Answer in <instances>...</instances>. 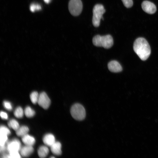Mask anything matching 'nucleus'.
<instances>
[{"instance_id":"nucleus-1","label":"nucleus","mask_w":158,"mask_h":158,"mask_svg":"<svg viewBox=\"0 0 158 158\" xmlns=\"http://www.w3.org/2000/svg\"><path fill=\"white\" fill-rule=\"evenodd\" d=\"M133 48L134 51L142 60H146L150 54V45L144 38L137 39L134 43Z\"/></svg>"},{"instance_id":"nucleus-5","label":"nucleus","mask_w":158,"mask_h":158,"mask_svg":"<svg viewBox=\"0 0 158 158\" xmlns=\"http://www.w3.org/2000/svg\"><path fill=\"white\" fill-rule=\"evenodd\" d=\"M69 11L73 16L79 15L83 9V4L81 0H70L68 5Z\"/></svg>"},{"instance_id":"nucleus-15","label":"nucleus","mask_w":158,"mask_h":158,"mask_svg":"<svg viewBox=\"0 0 158 158\" xmlns=\"http://www.w3.org/2000/svg\"><path fill=\"white\" fill-rule=\"evenodd\" d=\"M29 131L28 127L26 126H22L16 130V133L18 136L23 137L27 134Z\"/></svg>"},{"instance_id":"nucleus-8","label":"nucleus","mask_w":158,"mask_h":158,"mask_svg":"<svg viewBox=\"0 0 158 158\" xmlns=\"http://www.w3.org/2000/svg\"><path fill=\"white\" fill-rule=\"evenodd\" d=\"M141 6L143 10L149 14H153L156 11L155 5L153 3L149 1H143L142 4Z\"/></svg>"},{"instance_id":"nucleus-24","label":"nucleus","mask_w":158,"mask_h":158,"mask_svg":"<svg viewBox=\"0 0 158 158\" xmlns=\"http://www.w3.org/2000/svg\"><path fill=\"white\" fill-rule=\"evenodd\" d=\"M3 105L4 108L9 111L11 110L12 109V107L11 103L8 101H4Z\"/></svg>"},{"instance_id":"nucleus-28","label":"nucleus","mask_w":158,"mask_h":158,"mask_svg":"<svg viewBox=\"0 0 158 158\" xmlns=\"http://www.w3.org/2000/svg\"><path fill=\"white\" fill-rule=\"evenodd\" d=\"M44 1L45 3L48 4L51 1V0H44Z\"/></svg>"},{"instance_id":"nucleus-20","label":"nucleus","mask_w":158,"mask_h":158,"mask_svg":"<svg viewBox=\"0 0 158 158\" xmlns=\"http://www.w3.org/2000/svg\"><path fill=\"white\" fill-rule=\"evenodd\" d=\"M30 9L31 12H33L36 11L40 10L42 8L41 6L39 4L32 3L30 5Z\"/></svg>"},{"instance_id":"nucleus-21","label":"nucleus","mask_w":158,"mask_h":158,"mask_svg":"<svg viewBox=\"0 0 158 158\" xmlns=\"http://www.w3.org/2000/svg\"><path fill=\"white\" fill-rule=\"evenodd\" d=\"M8 135L2 133H0V146L5 145L6 143L7 142Z\"/></svg>"},{"instance_id":"nucleus-14","label":"nucleus","mask_w":158,"mask_h":158,"mask_svg":"<svg viewBox=\"0 0 158 158\" xmlns=\"http://www.w3.org/2000/svg\"><path fill=\"white\" fill-rule=\"evenodd\" d=\"M49 152L48 148L44 146H42L39 147L38 150L39 156L41 158H44L47 156Z\"/></svg>"},{"instance_id":"nucleus-27","label":"nucleus","mask_w":158,"mask_h":158,"mask_svg":"<svg viewBox=\"0 0 158 158\" xmlns=\"http://www.w3.org/2000/svg\"><path fill=\"white\" fill-rule=\"evenodd\" d=\"M6 149H7V148L5 146V145L4 146H0V152H1L5 151Z\"/></svg>"},{"instance_id":"nucleus-11","label":"nucleus","mask_w":158,"mask_h":158,"mask_svg":"<svg viewBox=\"0 0 158 158\" xmlns=\"http://www.w3.org/2000/svg\"><path fill=\"white\" fill-rule=\"evenodd\" d=\"M43 142L46 145L51 147L55 142V138L51 134L45 135L43 138Z\"/></svg>"},{"instance_id":"nucleus-18","label":"nucleus","mask_w":158,"mask_h":158,"mask_svg":"<svg viewBox=\"0 0 158 158\" xmlns=\"http://www.w3.org/2000/svg\"><path fill=\"white\" fill-rule=\"evenodd\" d=\"M39 94L36 91L32 92L30 95L31 101L34 104H36L38 102Z\"/></svg>"},{"instance_id":"nucleus-3","label":"nucleus","mask_w":158,"mask_h":158,"mask_svg":"<svg viewBox=\"0 0 158 158\" xmlns=\"http://www.w3.org/2000/svg\"><path fill=\"white\" fill-rule=\"evenodd\" d=\"M106 11L103 5L98 4L95 5L93 9L92 23L93 26L97 27L99 26L101 20H103V15Z\"/></svg>"},{"instance_id":"nucleus-13","label":"nucleus","mask_w":158,"mask_h":158,"mask_svg":"<svg viewBox=\"0 0 158 158\" xmlns=\"http://www.w3.org/2000/svg\"><path fill=\"white\" fill-rule=\"evenodd\" d=\"M22 141L26 145L32 146L35 142V139L32 136L28 134L22 137Z\"/></svg>"},{"instance_id":"nucleus-2","label":"nucleus","mask_w":158,"mask_h":158,"mask_svg":"<svg viewBox=\"0 0 158 158\" xmlns=\"http://www.w3.org/2000/svg\"><path fill=\"white\" fill-rule=\"evenodd\" d=\"M92 41L95 46L103 47L107 49L112 47L114 43L113 38L110 35L104 36L97 35L93 37Z\"/></svg>"},{"instance_id":"nucleus-10","label":"nucleus","mask_w":158,"mask_h":158,"mask_svg":"<svg viewBox=\"0 0 158 158\" xmlns=\"http://www.w3.org/2000/svg\"><path fill=\"white\" fill-rule=\"evenodd\" d=\"M33 151L34 149L32 146L27 145L21 147L20 150V154L24 157L29 156Z\"/></svg>"},{"instance_id":"nucleus-25","label":"nucleus","mask_w":158,"mask_h":158,"mask_svg":"<svg viewBox=\"0 0 158 158\" xmlns=\"http://www.w3.org/2000/svg\"><path fill=\"white\" fill-rule=\"evenodd\" d=\"M10 158H19L21 157L18 151L11 152L9 153Z\"/></svg>"},{"instance_id":"nucleus-22","label":"nucleus","mask_w":158,"mask_h":158,"mask_svg":"<svg viewBox=\"0 0 158 158\" xmlns=\"http://www.w3.org/2000/svg\"><path fill=\"white\" fill-rule=\"evenodd\" d=\"M11 132L6 127L4 126H1L0 128V133H2L9 135Z\"/></svg>"},{"instance_id":"nucleus-26","label":"nucleus","mask_w":158,"mask_h":158,"mask_svg":"<svg viewBox=\"0 0 158 158\" xmlns=\"http://www.w3.org/2000/svg\"><path fill=\"white\" fill-rule=\"evenodd\" d=\"M0 116L2 118L4 119H7L8 118V116L6 112L1 111L0 112Z\"/></svg>"},{"instance_id":"nucleus-6","label":"nucleus","mask_w":158,"mask_h":158,"mask_svg":"<svg viewBox=\"0 0 158 158\" xmlns=\"http://www.w3.org/2000/svg\"><path fill=\"white\" fill-rule=\"evenodd\" d=\"M37 103L43 109H47L50 104L51 101L46 93L45 92H42L39 95Z\"/></svg>"},{"instance_id":"nucleus-12","label":"nucleus","mask_w":158,"mask_h":158,"mask_svg":"<svg viewBox=\"0 0 158 158\" xmlns=\"http://www.w3.org/2000/svg\"><path fill=\"white\" fill-rule=\"evenodd\" d=\"M50 147L51 151L53 154L57 155L61 154V144L59 142H55Z\"/></svg>"},{"instance_id":"nucleus-4","label":"nucleus","mask_w":158,"mask_h":158,"mask_svg":"<svg viewBox=\"0 0 158 158\" xmlns=\"http://www.w3.org/2000/svg\"><path fill=\"white\" fill-rule=\"evenodd\" d=\"M71 113L73 118L78 120H83L86 116L85 108L82 105L78 103L75 104L72 106Z\"/></svg>"},{"instance_id":"nucleus-16","label":"nucleus","mask_w":158,"mask_h":158,"mask_svg":"<svg viewBox=\"0 0 158 158\" xmlns=\"http://www.w3.org/2000/svg\"><path fill=\"white\" fill-rule=\"evenodd\" d=\"M8 125L10 128H12L16 131L20 127L18 122L14 119L11 120L8 123Z\"/></svg>"},{"instance_id":"nucleus-7","label":"nucleus","mask_w":158,"mask_h":158,"mask_svg":"<svg viewBox=\"0 0 158 158\" xmlns=\"http://www.w3.org/2000/svg\"><path fill=\"white\" fill-rule=\"evenodd\" d=\"M20 141L17 139H14L9 142L7 144V149L9 153L13 152H18L21 147Z\"/></svg>"},{"instance_id":"nucleus-23","label":"nucleus","mask_w":158,"mask_h":158,"mask_svg":"<svg viewBox=\"0 0 158 158\" xmlns=\"http://www.w3.org/2000/svg\"><path fill=\"white\" fill-rule=\"evenodd\" d=\"M124 6L127 8L131 7L133 5L132 0H121Z\"/></svg>"},{"instance_id":"nucleus-17","label":"nucleus","mask_w":158,"mask_h":158,"mask_svg":"<svg viewBox=\"0 0 158 158\" xmlns=\"http://www.w3.org/2000/svg\"><path fill=\"white\" fill-rule=\"evenodd\" d=\"M24 114L27 117L30 118L34 116L35 112V111L30 107L27 106L25 109Z\"/></svg>"},{"instance_id":"nucleus-9","label":"nucleus","mask_w":158,"mask_h":158,"mask_svg":"<svg viewBox=\"0 0 158 158\" xmlns=\"http://www.w3.org/2000/svg\"><path fill=\"white\" fill-rule=\"evenodd\" d=\"M109 70L114 73H118L121 71L122 70L121 66L119 63L116 60L110 61L108 64Z\"/></svg>"},{"instance_id":"nucleus-19","label":"nucleus","mask_w":158,"mask_h":158,"mask_svg":"<svg viewBox=\"0 0 158 158\" xmlns=\"http://www.w3.org/2000/svg\"><path fill=\"white\" fill-rule=\"evenodd\" d=\"M24 112L22 108L20 107H17L15 110L14 114L17 118H22Z\"/></svg>"}]
</instances>
